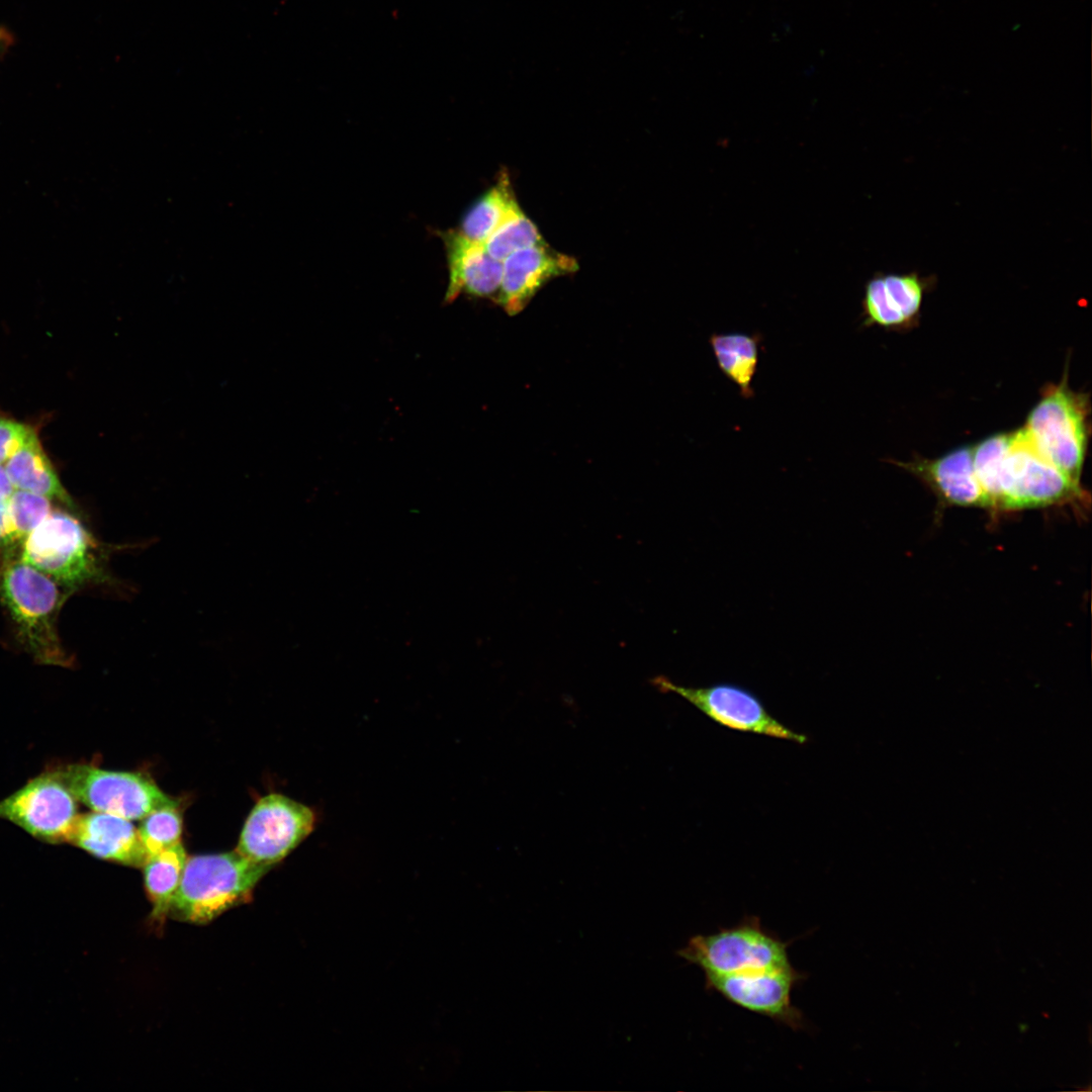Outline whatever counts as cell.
<instances>
[{
    "label": "cell",
    "mask_w": 1092,
    "mask_h": 1092,
    "mask_svg": "<svg viewBox=\"0 0 1092 1092\" xmlns=\"http://www.w3.org/2000/svg\"><path fill=\"white\" fill-rule=\"evenodd\" d=\"M976 474L987 510L1017 512L1055 506L1083 507L1088 502L1072 479L1030 444L1023 430L985 439L973 448Z\"/></svg>",
    "instance_id": "obj_1"
},
{
    "label": "cell",
    "mask_w": 1092,
    "mask_h": 1092,
    "mask_svg": "<svg viewBox=\"0 0 1092 1092\" xmlns=\"http://www.w3.org/2000/svg\"><path fill=\"white\" fill-rule=\"evenodd\" d=\"M270 869L236 850L188 857L169 915L194 924L210 922L248 901Z\"/></svg>",
    "instance_id": "obj_2"
},
{
    "label": "cell",
    "mask_w": 1092,
    "mask_h": 1092,
    "mask_svg": "<svg viewBox=\"0 0 1092 1092\" xmlns=\"http://www.w3.org/2000/svg\"><path fill=\"white\" fill-rule=\"evenodd\" d=\"M59 586L19 557H7L0 567V600L21 643L38 662L67 666L69 657L56 628L64 599Z\"/></svg>",
    "instance_id": "obj_3"
},
{
    "label": "cell",
    "mask_w": 1092,
    "mask_h": 1092,
    "mask_svg": "<svg viewBox=\"0 0 1092 1092\" xmlns=\"http://www.w3.org/2000/svg\"><path fill=\"white\" fill-rule=\"evenodd\" d=\"M19 558L69 590L108 578L105 550L68 512L53 511L22 542Z\"/></svg>",
    "instance_id": "obj_4"
},
{
    "label": "cell",
    "mask_w": 1092,
    "mask_h": 1092,
    "mask_svg": "<svg viewBox=\"0 0 1092 1092\" xmlns=\"http://www.w3.org/2000/svg\"><path fill=\"white\" fill-rule=\"evenodd\" d=\"M789 944L763 928L758 917L745 916L732 927L692 936L677 956L705 975L751 973L790 965Z\"/></svg>",
    "instance_id": "obj_5"
},
{
    "label": "cell",
    "mask_w": 1092,
    "mask_h": 1092,
    "mask_svg": "<svg viewBox=\"0 0 1092 1092\" xmlns=\"http://www.w3.org/2000/svg\"><path fill=\"white\" fill-rule=\"evenodd\" d=\"M50 769L77 801L96 812L138 820L156 809L178 804L141 772L108 770L84 762Z\"/></svg>",
    "instance_id": "obj_6"
},
{
    "label": "cell",
    "mask_w": 1092,
    "mask_h": 1092,
    "mask_svg": "<svg viewBox=\"0 0 1092 1092\" xmlns=\"http://www.w3.org/2000/svg\"><path fill=\"white\" fill-rule=\"evenodd\" d=\"M1086 402L1069 388L1048 389L1022 429L1030 444L1050 463L1079 481L1086 442Z\"/></svg>",
    "instance_id": "obj_7"
},
{
    "label": "cell",
    "mask_w": 1092,
    "mask_h": 1092,
    "mask_svg": "<svg viewBox=\"0 0 1092 1092\" xmlns=\"http://www.w3.org/2000/svg\"><path fill=\"white\" fill-rule=\"evenodd\" d=\"M315 820L309 807L281 794H269L253 807L236 851L253 862L272 868L311 833Z\"/></svg>",
    "instance_id": "obj_8"
},
{
    "label": "cell",
    "mask_w": 1092,
    "mask_h": 1092,
    "mask_svg": "<svg viewBox=\"0 0 1092 1092\" xmlns=\"http://www.w3.org/2000/svg\"><path fill=\"white\" fill-rule=\"evenodd\" d=\"M653 685L664 693H674L686 699L714 722L732 730L807 742L806 735L785 726L766 710L760 699L746 688L719 682L705 688L677 685L665 676H657Z\"/></svg>",
    "instance_id": "obj_9"
},
{
    "label": "cell",
    "mask_w": 1092,
    "mask_h": 1092,
    "mask_svg": "<svg viewBox=\"0 0 1092 1092\" xmlns=\"http://www.w3.org/2000/svg\"><path fill=\"white\" fill-rule=\"evenodd\" d=\"M76 801L49 768L0 801V819L41 842L68 843L79 815Z\"/></svg>",
    "instance_id": "obj_10"
},
{
    "label": "cell",
    "mask_w": 1092,
    "mask_h": 1092,
    "mask_svg": "<svg viewBox=\"0 0 1092 1092\" xmlns=\"http://www.w3.org/2000/svg\"><path fill=\"white\" fill-rule=\"evenodd\" d=\"M805 977L790 964L751 973L706 974L705 987L743 1009L798 1030L804 1027L805 1018L791 995Z\"/></svg>",
    "instance_id": "obj_11"
},
{
    "label": "cell",
    "mask_w": 1092,
    "mask_h": 1092,
    "mask_svg": "<svg viewBox=\"0 0 1092 1092\" xmlns=\"http://www.w3.org/2000/svg\"><path fill=\"white\" fill-rule=\"evenodd\" d=\"M577 269L575 259L544 243L519 250L503 261L496 302L510 314L520 312L549 280Z\"/></svg>",
    "instance_id": "obj_12"
},
{
    "label": "cell",
    "mask_w": 1092,
    "mask_h": 1092,
    "mask_svg": "<svg viewBox=\"0 0 1092 1092\" xmlns=\"http://www.w3.org/2000/svg\"><path fill=\"white\" fill-rule=\"evenodd\" d=\"M90 855L128 867L148 859L138 828L130 820L102 812L79 814L69 842Z\"/></svg>",
    "instance_id": "obj_13"
},
{
    "label": "cell",
    "mask_w": 1092,
    "mask_h": 1092,
    "mask_svg": "<svg viewBox=\"0 0 1092 1092\" xmlns=\"http://www.w3.org/2000/svg\"><path fill=\"white\" fill-rule=\"evenodd\" d=\"M442 238L449 269L445 302H453L461 293L496 301L503 262L493 259L483 244L469 240L460 232L449 231Z\"/></svg>",
    "instance_id": "obj_14"
},
{
    "label": "cell",
    "mask_w": 1092,
    "mask_h": 1092,
    "mask_svg": "<svg viewBox=\"0 0 1092 1092\" xmlns=\"http://www.w3.org/2000/svg\"><path fill=\"white\" fill-rule=\"evenodd\" d=\"M933 283L932 276L922 277L916 271L874 275L864 288V324L897 328L911 323L920 310L925 291Z\"/></svg>",
    "instance_id": "obj_15"
},
{
    "label": "cell",
    "mask_w": 1092,
    "mask_h": 1092,
    "mask_svg": "<svg viewBox=\"0 0 1092 1092\" xmlns=\"http://www.w3.org/2000/svg\"><path fill=\"white\" fill-rule=\"evenodd\" d=\"M920 477L945 506L987 509L973 462V448L957 449L934 460L897 463Z\"/></svg>",
    "instance_id": "obj_16"
},
{
    "label": "cell",
    "mask_w": 1092,
    "mask_h": 1092,
    "mask_svg": "<svg viewBox=\"0 0 1092 1092\" xmlns=\"http://www.w3.org/2000/svg\"><path fill=\"white\" fill-rule=\"evenodd\" d=\"M5 471L16 489L40 494L69 508L74 503L44 452L37 432L32 429L4 463Z\"/></svg>",
    "instance_id": "obj_17"
},
{
    "label": "cell",
    "mask_w": 1092,
    "mask_h": 1092,
    "mask_svg": "<svg viewBox=\"0 0 1092 1092\" xmlns=\"http://www.w3.org/2000/svg\"><path fill=\"white\" fill-rule=\"evenodd\" d=\"M187 858L179 842L150 856L142 867L146 893L152 904L150 917L154 924L161 926L169 916Z\"/></svg>",
    "instance_id": "obj_18"
},
{
    "label": "cell",
    "mask_w": 1092,
    "mask_h": 1092,
    "mask_svg": "<svg viewBox=\"0 0 1092 1092\" xmlns=\"http://www.w3.org/2000/svg\"><path fill=\"white\" fill-rule=\"evenodd\" d=\"M721 372L743 397L753 396L751 381L758 362L759 338L741 333L713 334L709 340Z\"/></svg>",
    "instance_id": "obj_19"
},
{
    "label": "cell",
    "mask_w": 1092,
    "mask_h": 1092,
    "mask_svg": "<svg viewBox=\"0 0 1092 1092\" xmlns=\"http://www.w3.org/2000/svg\"><path fill=\"white\" fill-rule=\"evenodd\" d=\"M518 208L520 207L509 177L502 174L496 184L465 214L459 232L471 241L484 244L493 231Z\"/></svg>",
    "instance_id": "obj_20"
},
{
    "label": "cell",
    "mask_w": 1092,
    "mask_h": 1092,
    "mask_svg": "<svg viewBox=\"0 0 1092 1092\" xmlns=\"http://www.w3.org/2000/svg\"><path fill=\"white\" fill-rule=\"evenodd\" d=\"M53 512L51 499L25 490L13 491L5 506L3 546L12 548L25 538Z\"/></svg>",
    "instance_id": "obj_21"
},
{
    "label": "cell",
    "mask_w": 1092,
    "mask_h": 1092,
    "mask_svg": "<svg viewBox=\"0 0 1092 1092\" xmlns=\"http://www.w3.org/2000/svg\"><path fill=\"white\" fill-rule=\"evenodd\" d=\"M544 243L534 222L518 208L493 231L483 246L493 259L503 262L519 250Z\"/></svg>",
    "instance_id": "obj_22"
},
{
    "label": "cell",
    "mask_w": 1092,
    "mask_h": 1092,
    "mask_svg": "<svg viewBox=\"0 0 1092 1092\" xmlns=\"http://www.w3.org/2000/svg\"><path fill=\"white\" fill-rule=\"evenodd\" d=\"M138 831L148 858L179 843L182 816L178 804L161 807L146 815Z\"/></svg>",
    "instance_id": "obj_23"
},
{
    "label": "cell",
    "mask_w": 1092,
    "mask_h": 1092,
    "mask_svg": "<svg viewBox=\"0 0 1092 1092\" xmlns=\"http://www.w3.org/2000/svg\"><path fill=\"white\" fill-rule=\"evenodd\" d=\"M33 428L0 416V464L5 463Z\"/></svg>",
    "instance_id": "obj_24"
},
{
    "label": "cell",
    "mask_w": 1092,
    "mask_h": 1092,
    "mask_svg": "<svg viewBox=\"0 0 1092 1092\" xmlns=\"http://www.w3.org/2000/svg\"><path fill=\"white\" fill-rule=\"evenodd\" d=\"M15 490L4 466L0 464V506H6L9 497Z\"/></svg>",
    "instance_id": "obj_25"
},
{
    "label": "cell",
    "mask_w": 1092,
    "mask_h": 1092,
    "mask_svg": "<svg viewBox=\"0 0 1092 1092\" xmlns=\"http://www.w3.org/2000/svg\"><path fill=\"white\" fill-rule=\"evenodd\" d=\"M14 33L4 24H0V61L4 59L15 43Z\"/></svg>",
    "instance_id": "obj_26"
},
{
    "label": "cell",
    "mask_w": 1092,
    "mask_h": 1092,
    "mask_svg": "<svg viewBox=\"0 0 1092 1092\" xmlns=\"http://www.w3.org/2000/svg\"><path fill=\"white\" fill-rule=\"evenodd\" d=\"M4 516H5V506H0V548H2V546H3Z\"/></svg>",
    "instance_id": "obj_27"
}]
</instances>
